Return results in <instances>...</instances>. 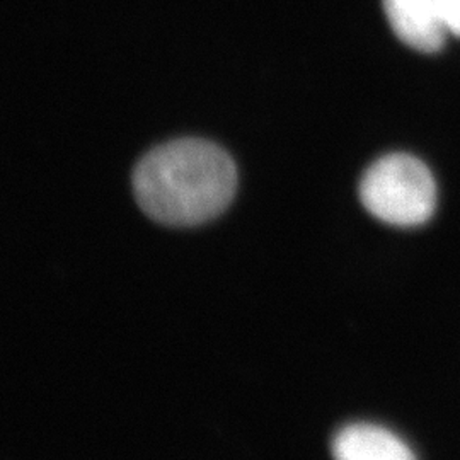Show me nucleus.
Segmentation results:
<instances>
[{
	"label": "nucleus",
	"instance_id": "1",
	"mask_svg": "<svg viewBox=\"0 0 460 460\" xmlns=\"http://www.w3.org/2000/svg\"><path fill=\"white\" fill-rule=\"evenodd\" d=\"M237 190V171L224 148L181 138L154 148L133 172L137 203L152 220L199 226L222 214Z\"/></svg>",
	"mask_w": 460,
	"mask_h": 460
},
{
	"label": "nucleus",
	"instance_id": "2",
	"mask_svg": "<svg viewBox=\"0 0 460 460\" xmlns=\"http://www.w3.org/2000/svg\"><path fill=\"white\" fill-rule=\"evenodd\" d=\"M368 214L395 227L423 226L437 208V182L420 159L391 154L370 165L360 181Z\"/></svg>",
	"mask_w": 460,
	"mask_h": 460
},
{
	"label": "nucleus",
	"instance_id": "3",
	"mask_svg": "<svg viewBox=\"0 0 460 460\" xmlns=\"http://www.w3.org/2000/svg\"><path fill=\"white\" fill-rule=\"evenodd\" d=\"M395 36L423 53L438 51L448 34L440 0H384Z\"/></svg>",
	"mask_w": 460,
	"mask_h": 460
},
{
	"label": "nucleus",
	"instance_id": "5",
	"mask_svg": "<svg viewBox=\"0 0 460 460\" xmlns=\"http://www.w3.org/2000/svg\"><path fill=\"white\" fill-rule=\"evenodd\" d=\"M448 34L460 38V0H440Z\"/></svg>",
	"mask_w": 460,
	"mask_h": 460
},
{
	"label": "nucleus",
	"instance_id": "4",
	"mask_svg": "<svg viewBox=\"0 0 460 460\" xmlns=\"http://www.w3.org/2000/svg\"><path fill=\"white\" fill-rule=\"evenodd\" d=\"M334 460H418L399 435L374 423L341 428L332 440Z\"/></svg>",
	"mask_w": 460,
	"mask_h": 460
}]
</instances>
